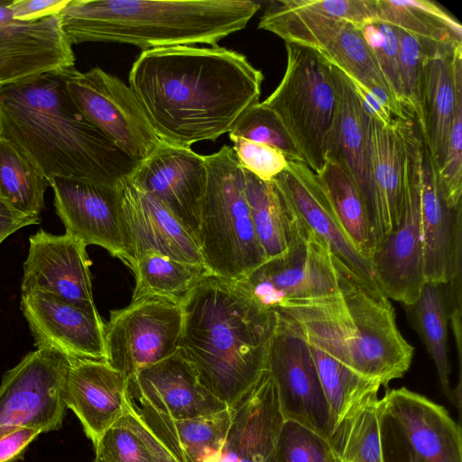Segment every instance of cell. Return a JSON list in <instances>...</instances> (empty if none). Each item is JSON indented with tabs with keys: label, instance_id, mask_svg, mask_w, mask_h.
Listing matches in <instances>:
<instances>
[{
	"label": "cell",
	"instance_id": "1",
	"mask_svg": "<svg viewBox=\"0 0 462 462\" xmlns=\"http://www.w3.org/2000/svg\"><path fill=\"white\" fill-rule=\"evenodd\" d=\"M263 80L244 54L218 45L142 51L128 77L157 136L185 148L229 133L259 102Z\"/></svg>",
	"mask_w": 462,
	"mask_h": 462
},
{
	"label": "cell",
	"instance_id": "2",
	"mask_svg": "<svg viewBox=\"0 0 462 462\" xmlns=\"http://www.w3.org/2000/svg\"><path fill=\"white\" fill-rule=\"evenodd\" d=\"M0 136L49 181L70 178L118 187L139 163L83 116L58 72L0 86Z\"/></svg>",
	"mask_w": 462,
	"mask_h": 462
},
{
	"label": "cell",
	"instance_id": "3",
	"mask_svg": "<svg viewBox=\"0 0 462 462\" xmlns=\"http://www.w3.org/2000/svg\"><path fill=\"white\" fill-rule=\"evenodd\" d=\"M180 349L199 382L228 407L266 370L276 312L257 304L236 282L201 278L180 300Z\"/></svg>",
	"mask_w": 462,
	"mask_h": 462
},
{
	"label": "cell",
	"instance_id": "4",
	"mask_svg": "<svg viewBox=\"0 0 462 462\" xmlns=\"http://www.w3.org/2000/svg\"><path fill=\"white\" fill-rule=\"evenodd\" d=\"M259 8L251 0H68L60 18L71 45L125 43L144 51L217 46L245 29Z\"/></svg>",
	"mask_w": 462,
	"mask_h": 462
},
{
	"label": "cell",
	"instance_id": "5",
	"mask_svg": "<svg viewBox=\"0 0 462 462\" xmlns=\"http://www.w3.org/2000/svg\"><path fill=\"white\" fill-rule=\"evenodd\" d=\"M334 260L338 296L275 312L293 320L308 342L360 375L387 386L409 370L414 348L401 334L389 298Z\"/></svg>",
	"mask_w": 462,
	"mask_h": 462
},
{
	"label": "cell",
	"instance_id": "6",
	"mask_svg": "<svg viewBox=\"0 0 462 462\" xmlns=\"http://www.w3.org/2000/svg\"><path fill=\"white\" fill-rule=\"evenodd\" d=\"M204 158L198 242L211 274L236 282L267 260L252 222L244 169L226 144Z\"/></svg>",
	"mask_w": 462,
	"mask_h": 462
},
{
	"label": "cell",
	"instance_id": "7",
	"mask_svg": "<svg viewBox=\"0 0 462 462\" xmlns=\"http://www.w3.org/2000/svg\"><path fill=\"white\" fill-rule=\"evenodd\" d=\"M285 48L284 75L263 103L277 114L305 163L319 173L327 162L337 114L333 67L311 48L293 43Z\"/></svg>",
	"mask_w": 462,
	"mask_h": 462
},
{
	"label": "cell",
	"instance_id": "8",
	"mask_svg": "<svg viewBox=\"0 0 462 462\" xmlns=\"http://www.w3.org/2000/svg\"><path fill=\"white\" fill-rule=\"evenodd\" d=\"M402 132L405 163L400 223L377 245L370 262L381 291L410 306L417 301L426 283L420 217L424 143L412 121L403 123Z\"/></svg>",
	"mask_w": 462,
	"mask_h": 462
},
{
	"label": "cell",
	"instance_id": "9",
	"mask_svg": "<svg viewBox=\"0 0 462 462\" xmlns=\"http://www.w3.org/2000/svg\"><path fill=\"white\" fill-rule=\"evenodd\" d=\"M236 282L262 308L274 312L324 301L340 293L328 245L302 220L285 253L267 259Z\"/></svg>",
	"mask_w": 462,
	"mask_h": 462
},
{
	"label": "cell",
	"instance_id": "10",
	"mask_svg": "<svg viewBox=\"0 0 462 462\" xmlns=\"http://www.w3.org/2000/svg\"><path fill=\"white\" fill-rule=\"evenodd\" d=\"M258 27L285 43L317 51L346 77L368 88H383L393 97L362 28L308 10L295 0L271 1Z\"/></svg>",
	"mask_w": 462,
	"mask_h": 462
},
{
	"label": "cell",
	"instance_id": "11",
	"mask_svg": "<svg viewBox=\"0 0 462 462\" xmlns=\"http://www.w3.org/2000/svg\"><path fill=\"white\" fill-rule=\"evenodd\" d=\"M180 300L143 296L110 311L104 327L106 362L127 380L180 348Z\"/></svg>",
	"mask_w": 462,
	"mask_h": 462
},
{
	"label": "cell",
	"instance_id": "12",
	"mask_svg": "<svg viewBox=\"0 0 462 462\" xmlns=\"http://www.w3.org/2000/svg\"><path fill=\"white\" fill-rule=\"evenodd\" d=\"M63 78L78 110L132 159L140 162L163 143L130 87L116 76L95 67L87 72L74 68Z\"/></svg>",
	"mask_w": 462,
	"mask_h": 462
},
{
	"label": "cell",
	"instance_id": "13",
	"mask_svg": "<svg viewBox=\"0 0 462 462\" xmlns=\"http://www.w3.org/2000/svg\"><path fill=\"white\" fill-rule=\"evenodd\" d=\"M266 370L283 420L302 425L329 442L332 421L310 346L298 325L276 312Z\"/></svg>",
	"mask_w": 462,
	"mask_h": 462
},
{
	"label": "cell",
	"instance_id": "14",
	"mask_svg": "<svg viewBox=\"0 0 462 462\" xmlns=\"http://www.w3.org/2000/svg\"><path fill=\"white\" fill-rule=\"evenodd\" d=\"M70 357L37 348L6 371L0 385V426L43 432L59 430L66 409L64 387Z\"/></svg>",
	"mask_w": 462,
	"mask_h": 462
},
{
	"label": "cell",
	"instance_id": "15",
	"mask_svg": "<svg viewBox=\"0 0 462 462\" xmlns=\"http://www.w3.org/2000/svg\"><path fill=\"white\" fill-rule=\"evenodd\" d=\"M12 1L0 0V86L73 69L75 55L62 31L60 14L35 21L16 20L9 8Z\"/></svg>",
	"mask_w": 462,
	"mask_h": 462
},
{
	"label": "cell",
	"instance_id": "16",
	"mask_svg": "<svg viewBox=\"0 0 462 462\" xmlns=\"http://www.w3.org/2000/svg\"><path fill=\"white\" fill-rule=\"evenodd\" d=\"M50 186L54 194L56 213L66 234L86 245H96L128 262L119 187L93 181L53 178Z\"/></svg>",
	"mask_w": 462,
	"mask_h": 462
},
{
	"label": "cell",
	"instance_id": "17",
	"mask_svg": "<svg viewBox=\"0 0 462 462\" xmlns=\"http://www.w3.org/2000/svg\"><path fill=\"white\" fill-rule=\"evenodd\" d=\"M128 180L161 201L198 241L207 182L203 155L163 143Z\"/></svg>",
	"mask_w": 462,
	"mask_h": 462
},
{
	"label": "cell",
	"instance_id": "18",
	"mask_svg": "<svg viewBox=\"0 0 462 462\" xmlns=\"http://www.w3.org/2000/svg\"><path fill=\"white\" fill-rule=\"evenodd\" d=\"M29 242L22 292L51 293L72 305L98 312L93 298L87 245L66 233L57 236L43 229L31 236Z\"/></svg>",
	"mask_w": 462,
	"mask_h": 462
},
{
	"label": "cell",
	"instance_id": "19",
	"mask_svg": "<svg viewBox=\"0 0 462 462\" xmlns=\"http://www.w3.org/2000/svg\"><path fill=\"white\" fill-rule=\"evenodd\" d=\"M21 310L37 348L54 349L70 358L106 360L105 323L98 312L40 291L22 292Z\"/></svg>",
	"mask_w": 462,
	"mask_h": 462
},
{
	"label": "cell",
	"instance_id": "20",
	"mask_svg": "<svg viewBox=\"0 0 462 462\" xmlns=\"http://www.w3.org/2000/svg\"><path fill=\"white\" fill-rule=\"evenodd\" d=\"M332 67L338 106L328 143L327 162L338 164L357 189L373 227L377 246L382 233L372 174L371 116L365 111L346 75L333 64Z\"/></svg>",
	"mask_w": 462,
	"mask_h": 462
},
{
	"label": "cell",
	"instance_id": "21",
	"mask_svg": "<svg viewBox=\"0 0 462 462\" xmlns=\"http://www.w3.org/2000/svg\"><path fill=\"white\" fill-rule=\"evenodd\" d=\"M118 187L128 267L148 251L205 265L197 239L161 201L128 179Z\"/></svg>",
	"mask_w": 462,
	"mask_h": 462
},
{
	"label": "cell",
	"instance_id": "22",
	"mask_svg": "<svg viewBox=\"0 0 462 462\" xmlns=\"http://www.w3.org/2000/svg\"><path fill=\"white\" fill-rule=\"evenodd\" d=\"M273 180L307 226L328 245L336 261L381 291L370 261L358 253L344 232L317 173L304 162L288 161L285 170Z\"/></svg>",
	"mask_w": 462,
	"mask_h": 462
},
{
	"label": "cell",
	"instance_id": "23",
	"mask_svg": "<svg viewBox=\"0 0 462 462\" xmlns=\"http://www.w3.org/2000/svg\"><path fill=\"white\" fill-rule=\"evenodd\" d=\"M129 397L173 419H191L224 411L226 404L210 393L179 348L128 380Z\"/></svg>",
	"mask_w": 462,
	"mask_h": 462
},
{
	"label": "cell",
	"instance_id": "24",
	"mask_svg": "<svg viewBox=\"0 0 462 462\" xmlns=\"http://www.w3.org/2000/svg\"><path fill=\"white\" fill-rule=\"evenodd\" d=\"M230 408L231 423L216 462H279L283 419L268 371Z\"/></svg>",
	"mask_w": 462,
	"mask_h": 462
},
{
	"label": "cell",
	"instance_id": "25",
	"mask_svg": "<svg viewBox=\"0 0 462 462\" xmlns=\"http://www.w3.org/2000/svg\"><path fill=\"white\" fill-rule=\"evenodd\" d=\"M380 406L422 462H462L460 426L443 406L406 387L386 391Z\"/></svg>",
	"mask_w": 462,
	"mask_h": 462
},
{
	"label": "cell",
	"instance_id": "26",
	"mask_svg": "<svg viewBox=\"0 0 462 462\" xmlns=\"http://www.w3.org/2000/svg\"><path fill=\"white\" fill-rule=\"evenodd\" d=\"M127 379L106 361L70 358L64 401L95 446L125 412Z\"/></svg>",
	"mask_w": 462,
	"mask_h": 462
},
{
	"label": "cell",
	"instance_id": "27",
	"mask_svg": "<svg viewBox=\"0 0 462 462\" xmlns=\"http://www.w3.org/2000/svg\"><path fill=\"white\" fill-rule=\"evenodd\" d=\"M461 89L462 47L451 53L424 56L417 121L424 145L436 170L442 166L446 158L457 97Z\"/></svg>",
	"mask_w": 462,
	"mask_h": 462
},
{
	"label": "cell",
	"instance_id": "28",
	"mask_svg": "<svg viewBox=\"0 0 462 462\" xmlns=\"http://www.w3.org/2000/svg\"><path fill=\"white\" fill-rule=\"evenodd\" d=\"M420 217L426 282L446 284L455 265L461 262L462 205L451 208L446 204L435 165L425 145Z\"/></svg>",
	"mask_w": 462,
	"mask_h": 462
},
{
	"label": "cell",
	"instance_id": "29",
	"mask_svg": "<svg viewBox=\"0 0 462 462\" xmlns=\"http://www.w3.org/2000/svg\"><path fill=\"white\" fill-rule=\"evenodd\" d=\"M128 402L134 413L175 462L217 461L231 423L230 407L207 416L173 419L130 397Z\"/></svg>",
	"mask_w": 462,
	"mask_h": 462
},
{
	"label": "cell",
	"instance_id": "30",
	"mask_svg": "<svg viewBox=\"0 0 462 462\" xmlns=\"http://www.w3.org/2000/svg\"><path fill=\"white\" fill-rule=\"evenodd\" d=\"M404 121L385 126L371 117L372 174L381 220L380 243L400 223L404 188Z\"/></svg>",
	"mask_w": 462,
	"mask_h": 462
},
{
	"label": "cell",
	"instance_id": "31",
	"mask_svg": "<svg viewBox=\"0 0 462 462\" xmlns=\"http://www.w3.org/2000/svg\"><path fill=\"white\" fill-rule=\"evenodd\" d=\"M374 23L412 35L420 42L425 55L451 53L462 47L460 23L435 2L375 0Z\"/></svg>",
	"mask_w": 462,
	"mask_h": 462
},
{
	"label": "cell",
	"instance_id": "32",
	"mask_svg": "<svg viewBox=\"0 0 462 462\" xmlns=\"http://www.w3.org/2000/svg\"><path fill=\"white\" fill-rule=\"evenodd\" d=\"M245 196L258 241L267 259L285 253L301 219L273 180L264 181L244 169Z\"/></svg>",
	"mask_w": 462,
	"mask_h": 462
},
{
	"label": "cell",
	"instance_id": "33",
	"mask_svg": "<svg viewBox=\"0 0 462 462\" xmlns=\"http://www.w3.org/2000/svg\"><path fill=\"white\" fill-rule=\"evenodd\" d=\"M404 307L435 364L442 392L453 403L448 348V311L443 284L426 282L417 301Z\"/></svg>",
	"mask_w": 462,
	"mask_h": 462
},
{
	"label": "cell",
	"instance_id": "34",
	"mask_svg": "<svg viewBox=\"0 0 462 462\" xmlns=\"http://www.w3.org/2000/svg\"><path fill=\"white\" fill-rule=\"evenodd\" d=\"M317 175L344 232L358 253L370 261L376 247L375 236L355 184L338 164L330 161Z\"/></svg>",
	"mask_w": 462,
	"mask_h": 462
},
{
	"label": "cell",
	"instance_id": "35",
	"mask_svg": "<svg viewBox=\"0 0 462 462\" xmlns=\"http://www.w3.org/2000/svg\"><path fill=\"white\" fill-rule=\"evenodd\" d=\"M308 344L329 409L333 431L349 412L378 397L381 384L360 375L318 346Z\"/></svg>",
	"mask_w": 462,
	"mask_h": 462
},
{
	"label": "cell",
	"instance_id": "36",
	"mask_svg": "<svg viewBox=\"0 0 462 462\" xmlns=\"http://www.w3.org/2000/svg\"><path fill=\"white\" fill-rule=\"evenodd\" d=\"M49 180L11 142L0 136V201L18 212L40 217Z\"/></svg>",
	"mask_w": 462,
	"mask_h": 462
},
{
	"label": "cell",
	"instance_id": "37",
	"mask_svg": "<svg viewBox=\"0 0 462 462\" xmlns=\"http://www.w3.org/2000/svg\"><path fill=\"white\" fill-rule=\"evenodd\" d=\"M135 277L132 300L162 296L181 300L204 276L211 274L205 265L174 260L156 251H148L129 266Z\"/></svg>",
	"mask_w": 462,
	"mask_h": 462
},
{
	"label": "cell",
	"instance_id": "38",
	"mask_svg": "<svg viewBox=\"0 0 462 462\" xmlns=\"http://www.w3.org/2000/svg\"><path fill=\"white\" fill-rule=\"evenodd\" d=\"M380 399L361 404L333 430L329 445L337 462H383Z\"/></svg>",
	"mask_w": 462,
	"mask_h": 462
},
{
	"label": "cell",
	"instance_id": "39",
	"mask_svg": "<svg viewBox=\"0 0 462 462\" xmlns=\"http://www.w3.org/2000/svg\"><path fill=\"white\" fill-rule=\"evenodd\" d=\"M228 134L229 138L240 137L266 144L282 152L288 161L305 163L280 117L263 102L249 107Z\"/></svg>",
	"mask_w": 462,
	"mask_h": 462
},
{
	"label": "cell",
	"instance_id": "40",
	"mask_svg": "<svg viewBox=\"0 0 462 462\" xmlns=\"http://www.w3.org/2000/svg\"><path fill=\"white\" fill-rule=\"evenodd\" d=\"M279 462H337L329 443L302 425L283 420L277 440Z\"/></svg>",
	"mask_w": 462,
	"mask_h": 462
},
{
	"label": "cell",
	"instance_id": "41",
	"mask_svg": "<svg viewBox=\"0 0 462 462\" xmlns=\"http://www.w3.org/2000/svg\"><path fill=\"white\" fill-rule=\"evenodd\" d=\"M362 32L394 99L405 110L400 78L397 29L389 24L373 23L364 26Z\"/></svg>",
	"mask_w": 462,
	"mask_h": 462
},
{
	"label": "cell",
	"instance_id": "42",
	"mask_svg": "<svg viewBox=\"0 0 462 462\" xmlns=\"http://www.w3.org/2000/svg\"><path fill=\"white\" fill-rule=\"evenodd\" d=\"M94 462H155L144 440L123 416L99 439Z\"/></svg>",
	"mask_w": 462,
	"mask_h": 462
},
{
	"label": "cell",
	"instance_id": "43",
	"mask_svg": "<svg viewBox=\"0 0 462 462\" xmlns=\"http://www.w3.org/2000/svg\"><path fill=\"white\" fill-rule=\"evenodd\" d=\"M436 171L439 187L446 204L451 208L458 207L462 196V89L457 97L446 158L442 166Z\"/></svg>",
	"mask_w": 462,
	"mask_h": 462
},
{
	"label": "cell",
	"instance_id": "44",
	"mask_svg": "<svg viewBox=\"0 0 462 462\" xmlns=\"http://www.w3.org/2000/svg\"><path fill=\"white\" fill-rule=\"evenodd\" d=\"M397 29L399 40L400 78L402 93V103L405 110L412 117L418 119L419 87L425 56L420 42L412 35Z\"/></svg>",
	"mask_w": 462,
	"mask_h": 462
},
{
	"label": "cell",
	"instance_id": "45",
	"mask_svg": "<svg viewBox=\"0 0 462 462\" xmlns=\"http://www.w3.org/2000/svg\"><path fill=\"white\" fill-rule=\"evenodd\" d=\"M230 140L239 165L262 180H273L287 167L284 154L273 147L240 137Z\"/></svg>",
	"mask_w": 462,
	"mask_h": 462
},
{
	"label": "cell",
	"instance_id": "46",
	"mask_svg": "<svg viewBox=\"0 0 462 462\" xmlns=\"http://www.w3.org/2000/svg\"><path fill=\"white\" fill-rule=\"evenodd\" d=\"M312 12L358 28L374 23L375 0H295Z\"/></svg>",
	"mask_w": 462,
	"mask_h": 462
},
{
	"label": "cell",
	"instance_id": "47",
	"mask_svg": "<svg viewBox=\"0 0 462 462\" xmlns=\"http://www.w3.org/2000/svg\"><path fill=\"white\" fill-rule=\"evenodd\" d=\"M380 437L383 462H422L410 446L397 422L382 408Z\"/></svg>",
	"mask_w": 462,
	"mask_h": 462
},
{
	"label": "cell",
	"instance_id": "48",
	"mask_svg": "<svg viewBox=\"0 0 462 462\" xmlns=\"http://www.w3.org/2000/svg\"><path fill=\"white\" fill-rule=\"evenodd\" d=\"M41 433L37 429L24 426H0V462L16 461Z\"/></svg>",
	"mask_w": 462,
	"mask_h": 462
},
{
	"label": "cell",
	"instance_id": "49",
	"mask_svg": "<svg viewBox=\"0 0 462 462\" xmlns=\"http://www.w3.org/2000/svg\"><path fill=\"white\" fill-rule=\"evenodd\" d=\"M68 0H13L9 8L16 20L35 21L60 14Z\"/></svg>",
	"mask_w": 462,
	"mask_h": 462
},
{
	"label": "cell",
	"instance_id": "50",
	"mask_svg": "<svg viewBox=\"0 0 462 462\" xmlns=\"http://www.w3.org/2000/svg\"><path fill=\"white\" fill-rule=\"evenodd\" d=\"M39 223L40 217L18 212L0 201V244L18 229Z\"/></svg>",
	"mask_w": 462,
	"mask_h": 462
}]
</instances>
